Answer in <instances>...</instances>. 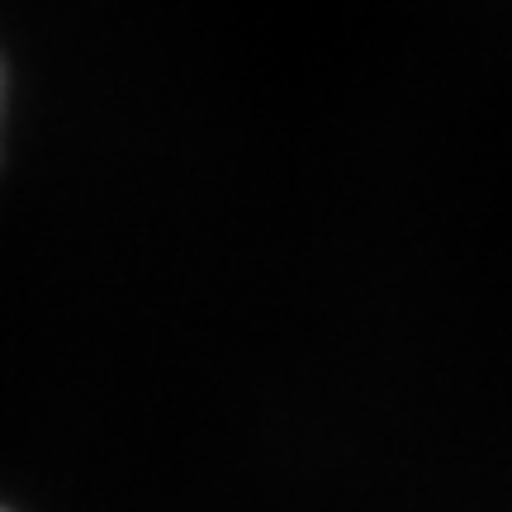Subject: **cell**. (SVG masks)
<instances>
[]
</instances>
